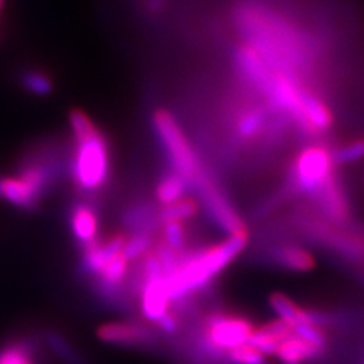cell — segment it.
<instances>
[{
  "label": "cell",
  "instance_id": "277c9868",
  "mask_svg": "<svg viewBox=\"0 0 364 364\" xmlns=\"http://www.w3.org/2000/svg\"><path fill=\"white\" fill-rule=\"evenodd\" d=\"M152 127L168 158L172 170L184 176L191 186L207 172V167L199 158L188 135L181 128L179 122L166 108H156L152 114Z\"/></svg>",
  "mask_w": 364,
  "mask_h": 364
},
{
  "label": "cell",
  "instance_id": "5b68a950",
  "mask_svg": "<svg viewBox=\"0 0 364 364\" xmlns=\"http://www.w3.org/2000/svg\"><path fill=\"white\" fill-rule=\"evenodd\" d=\"M254 323L243 316L214 311L203 317L199 329V349L205 355L223 358L230 349L249 343Z\"/></svg>",
  "mask_w": 364,
  "mask_h": 364
},
{
  "label": "cell",
  "instance_id": "3957f363",
  "mask_svg": "<svg viewBox=\"0 0 364 364\" xmlns=\"http://www.w3.org/2000/svg\"><path fill=\"white\" fill-rule=\"evenodd\" d=\"M53 175L49 158H26L16 175L0 176V199L23 211L36 210L49 193Z\"/></svg>",
  "mask_w": 364,
  "mask_h": 364
},
{
  "label": "cell",
  "instance_id": "484cf974",
  "mask_svg": "<svg viewBox=\"0 0 364 364\" xmlns=\"http://www.w3.org/2000/svg\"><path fill=\"white\" fill-rule=\"evenodd\" d=\"M4 2H5V0H0V16H2V9H4Z\"/></svg>",
  "mask_w": 364,
  "mask_h": 364
},
{
  "label": "cell",
  "instance_id": "52a82bcc",
  "mask_svg": "<svg viewBox=\"0 0 364 364\" xmlns=\"http://www.w3.org/2000/svg\"><path fill=\"white\" fill-rule=\"evenodd\" d=\"M333 152L326 146L314 144L305 147L293 164V182L305 195H314L325 182L334 176Z\"/></svg>",
  "mask_w": 364,
  "mask_h": 364
},
{
  "label": "cell",
  "instance_id": "d4e9b609",
  "mask_svg": "<svg viewBox=\"0 0 364 364\" xmlns=\"http://www.w3.org/2000/svg\"><path fill=\"white\" fill-rule=\"evenodd\" d=\"M296 336H299L304 341L316 348L318 352H323L326 348V336L317 323H304L293 329Z\"/></svg>",
  "mask_w": 364,
  "mask_h": 364
},
{
  "label": "cell",
  "instance_id": "9a60e30c",
  "mask_svg": "<svg viewBox=\"0 0 364 364\" xmlns=\"http://www.w3.org/2000/svg\"><path fill=\"white\" fill-rule=\"evenodd\" d=\"M191 190L190 182L179 175L175 170H167L166 173L159 176L155 186V199L159 203V207L173 203L181 198L187 196V193Z\"/></svg>",
  "mask_w": 364,
  "mask_h": 364
},
{
  "label": "cell",
  "instance_id": "603a6c76",
  "mask_svg": "<svg viewBox=\"0 0 364 364\" xmlns=\"http://www.w3.org/2000/svg\"><path fill=\"white\" fill-rule=\"evenodd\" d=\"M223 358L231 364H266V355L250 343L230 349Z\"/></svg>",
  "mask_w": 364,
  "mask_h": 364
},
{
  "label": "cell",
  "instance_id": "ac0fdd59",
  "mask_svg": "<svg viewBox=\"0 0 364 364\" xmlns=\"http://www.w3.org/2000/svg\"><path fill=\"white\" fill-rule=\"evenodd\" d=\"M273 258L279 266L287 267L293 272H309L316 264L309 250L299 246H281L273 252Z\"/></svg>",
  "mask_w": 364,
  "mask_h": 364
},
{
  "label": "cell",
  "instance_id": "d6986e66",
  "mask_svg": "<svg viewBox=\"0 0 364 364\" xmlns=\"http://www.w3.org/2000/svg\"><path fill=\"white\" fill-rule=\"evenodd\" d=\"M36 346L31 340L18 338L0 348V364H33Z\"/></svg>",
  "mask_w": 364,
  "mask_h": 364
},
{
  "label": "cell",
  "instance_id": "8992f818",
  "mask_svg": "<svg viewBox=\"0 0 364 364\" xmlns=\"http://www.w3.org/2000/svg\"><path fill=\"white\" fill-rule=\"evenodd\" d=\"M193 190L198 191L202 207H205L210 218L220 230L228 232V235H249L245 220L232 207L231 200L228 199L225 191L214 181L208 170L198 179Z\"/></svg>",
  "mask_w": 364,
  "mask_h": 364
},
{
  "label": "cell",
  "instance_id": "9c48e42d",
  "mask_svg": "<svg viewBox=\"0 0 364 364\" xmlns=\"http://www.w3.org/2000/svg\"><path fill=\"white\" fill-rule=\"evenodd\" d=\"M135 290L139 294L141 317L154 326L175 306L172 296H170L166 275L146 279Z\"/></svg>",
  "mask_w": 364,
  "mask_h": 364
},
{
  "label": "cell",
  "instance_id": "5bb4252c",
  "mask_svg": "<svg viewBox=\"0 0 364 364\" xmlns=\"http://www.w3.org/2000/svg\"><path fill=\"white\" fill-rule=\"evenodd\" d=\"M269 304L272 306V310L275 311L278 318L286 322L287 325L291 326V329L298 328L304 323H317L321 325L322 317L317 316L316 313L306 311L301 309L299 305H296L290 298H287L286 294L282 293H273L269 298Z\"/></svg>",
  "mask_w": 364,
  "mask_h": 364
},
{
  "label": "cell",
  "instance_id": "6da1fadb",
  "mask_svg": "<svg viewBox=\"0 0 364 364\" xmlns=\"http://www.w3.org/2000/svg\"><path fill=\"white\" fill-rule=\"evenodd\" d=\"M68 124L73 136L70 176L82 195H96L111 176V152L107 135L82 109H72Z\"/></svg>",
  "mask_w": 364,
  "mask_h": 364
},
{
  "label": "cell",
  "instance_id": "4fadbf2b",
  "mask_svg": "<svg viewBox=\"0 0 364 364\" xmlns=\"http://www.w3.org/2000/svg\"><path fill=\"white\" fill-rule=\"evenodd\" d=\"M293 333L294 331L290 325L278 318V321H272L263 326L255 328L249 343L263 352L264 355H275L282 341L289 338Z\"/></svg>",
  "mask_w": 364,
  "mask_h": 364
},
{
  "label": "cell",
  "instance_id": "7402d4cb",
  "mask_svg": "<svg viewBox=\"0 0 364 364\" xmlns=\"http://www.w3.org/2000/svg\"><path fill=\"white\" fill-rule=\"evenodd\" d=\"M21 85L36 96H48L53 90L52 77L38 68H29L21 75Z\"/></svg>",
  "mask_w": 364,
  "mask_h": 364
},
{
  "label": "cell",
  "instance_id": "ba28073f",
  "mask_svg": "<svg viewBox=\"0 0 364 364\" xmlns=\"http://www.w3.org/2000/svg\"><path fill=\"white\" fill-rule=\"evenodd\" d=\"M158 333L154 325L140 321H111L99 325L96 329L100 341L124 348L151 346L156 341Z\"/></svg>",
  "mask_w": 364,
  "mask_h": 364
},
{
  "label": "cell",
  "instance_id": "2e32d148",
  "mask_svg": "<svg viewBox=\"0 0 364 364\" xmlns=\"http://www.w3.org/2000/svg\"><path fill=\"white\" fill-rule=\"evenodd\" d=\"M321 354L322 352H318L316 348L293 333L289 338L282 341L275 355L286 364H301L302 361L313 360Z\"/></svg>",
  "mask_w": 364,
  "mask_h": 364
},
{
  "label": "cell",
  "instance_id": "cb8c5ba5",
  "mask_svg": "<svg viewBox=\"0 0 364 364\" xmlns=\"http://www.w3.org/2000/svg\"><path fill=\"white\" fill-rule=\"evenodd\" d=\"M361 158H364V139L349 141L348 144L340 146L337 151L333 152V159L336 164L355 163Z\"/></svg>",
  "mask_w": 364,
  "mask_h": 364
},
{
  "label": "cell",
  "instance_id": "7c38bea8",
  "mask_svg": "<svg viewBox=\"0 0 364 364\" xmlns=\"http://www.w3.org/2000/svg\"><path fill=\"white\" fill-rule=\"evenodd\" d=\"M313 198L316 199L318 208L323 211L328 219L334 222H345L349 215V210L346 200L343 198V193H341L336 176H333L328 182L318 188Z\"/></svg>",
  "mask_w": 364,
  "mask_h": 364
},
{
  "label": "cell",
  "instance_id": "e0dca14e",
  "mask_svg": "<svg viewBox=\"0 0 364 364\" xmlns=\"http://www.w3.org/2000/svg\"><path fill=\"white\" fill-rule=\"evenodd\" d=\"M200 200L199 198L184 196L179 200L164 205L158 211V223L164 222H187L195 218L200 210Z\"/></svg>",
  "mask_w": 364,
  "mask_h": 364
},
{
  "label": "cell",
  "instance_id": "ffe728a7",
  "mask_svg": "<svg viewBox=\"0 0 364 364\" xmlns=\"http://www.w3.org/2000/svg\"><path fill=\"white\" fill-rule=\"evenodd\" d=\"M161 225V240L170 249L179 254H186L190 243V231L186 222H164Z\"/></svg>",
  "mask_w": 364,
  "mask_h": 364
},
{
  "label": "cell",
  "instance_id": "30bf717a",
  "mask_svg": "<svg viewBox=\"0 0 364 364\" xmlns=\"http://www.w3.org/2000/svg\"><path fill=\"white\" fill-rule=\"evenodd\" d=\"M68 225L75 242L84 247L99 238V215L96 207L87 200H76L68 213Z\"/></svg>",
  "mask_w": 364,
  "mask_h": 364
},
{
  "label": "cell",
  "instance_id": "44dd1931",
  "mask_svg": "<svg viewBox=\"0 0 364 364\" xmlns=\"http://www.w3.org/2000/svg\"><path fill=\"white\" fill-rule=\"evenodd\" d=\"M155 242L154 231H132V234L128 235L123 252L129 261H139L144 254L149 252Z\"/></svg>",
  "mask_w": 364,
  "mask_h": 364
},
{
  "label": "cell",
  "instance_id": "8fae6325",
  "mask_svg": "<svg viewBox=\"0 0 364 364\" xmlns=\"http://www.w3.org/2000/svg\"><path fill=\"white\" fill-rule=\"evenodd\" d=\"M129 263L131 261L124 255L123 250L109 258L108 263L93 278L96 279L97 291L107 298H116V296L122 294L123 284L129 277Z\"/></svg>",
  "mask_w": 364,
  "mask_h": 364
},
{
  "label": "cell",
  "instance_id": "7a4b0ae2",
  "mask_svg": "<svg viewBox=\"0 0 364 364\" xmlns=\"http://www.w3.org/2000/svg\"><path fill=\"white\" fill-rule=\"evenodd\" d=\"M247 240L249 235H228L220 243L187 250L179 264L166 275L173 305L207 289L243 252Z\"/></svg>",
  "mask_w": 364,
  "mask_h": 364
}]
</instances>
